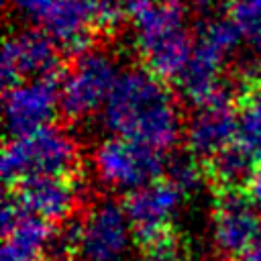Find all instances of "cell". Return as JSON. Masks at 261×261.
Returning <instances> with one entry per match:
<instances>
[{"instance_id": "obj_4", "label": "cell", "mask_w": 261, "mask_h": 261, "mask_svg": "<svg viewBox=\"0 0 261 261\" xmlns=\"http://www.w3.org/2000/svg\"><path fill=\"white\" fill-rule=\"evenodd\" d=\"M241 37L243 31L232 18H216L200 29L192 57L177 77L179 90L190 104L198 108L212 102L232 100L220 80V71L224 57L239 45Z\"/></svg>"}, {"instance_id": "obj_17", "label": "cell", "mask_w": 261, "mask_h": 261, "mask_svg": "<svg viewBox=\"0 0 261 261\" xmlns=\"http://www.w3.org/2000/svg\"><path fill=\"white\" fill-rule=\"evenodd\" d=\"M165 179H169L184 196H192L202 188V184L208 179L206 163L196 157L194 153H181L173 155L165 163Z\"/></svg>"}, {"instance_id": "obj_8", "label": "cell", "mask_w": 261, "mask_h": 261, "mask_svg": "<svg viewBox=\"0 0 261 261\" xmlns=\"http://www.w3.org/2000/svg\"><path fill=\"white\" fill-rule=\"evenodd\" d=\"M184 198L186 196L165 177L128 192L122 204L130 220L135 241L141 247H149L173 234V220Z\"/></svg>"}, {"instance_id": "obj_14", "label": "cell", "mask_w": 261, "mask_h": 261, "mask_svg": "<svg viewBox=\"0 0 261 261\" xmlns=\"http://www.w3.org/2000/svg\"><path fill=\"white\" fill-rule=\"evenodd\" d=\"M43 24L61 51L69 55L90 51L94 35L98 33L90 0H55Z\"/></svg>"}, {"instance_id": "obj_21", "label": "cell", "mask_w": 261, "mask_h": 261, "mask_svg": "<svg viewBox=\"0 0 261 261\" xmlns=\"http://www.w3.org/2000/svg\"><path fill=\"white\" fill-rule=\"evenodd\" d=\"M10 4L22 18L31 22H45L55 0H10Z\"/></svg>"}, {"instance_id": "obj_6", "label": "cell", "mask_w": 261, "mask_h": 261, "mask_svg": "<svg viewBox=\"0 0 261 261\" xmlns=\"http://www.w3.org/2000/svg\"><path fill=\"white\" fill-rule=\"evenodd\" d=\"M116 80V63L108 53L94 49L80 53L61 82V112L67 118L77 120L96 112L98 108H104Z\"/></svg>"}, {"instance_id": "obj_12", "label": "cell", "mask_w": 261, "mask_h": 261, "mask_svg": "<svg viewBox=\"0 0 261 261\" xmlns=\"http://www.w3.org/2000/svg\"><path fill=\"white\" fill-rule=\"evenodd\" d=\"M20 204L51 224L71 218L80 202V184L75 175H39L12 186Z\"/></svg>"}, {"instance_id": "obj_2", "label": "cell", "mask_w": 261, "mask_h": 261, "mask_svg": "<svg viewBox=\"0 0 261 261\" xmlns=\"http://www.w3.org/2000/svg\"><path fill=\"white\" fill-rule=\"evenodd\" d=\"M135 45L145 69L161 80L179 77L192 57L184 0H153L135 16Z\"/></svg>"}, {"instance_id": "obj_23", "label": "cell", "mask_w": 261, "mask_h": 261, "mask_svg": "<svg viewBox=\"0 0 261 261\" xmlns=\"http://www.w3.org/2000/svg\"><path fill=\"white\" fill-rule=\"evenodd\" d=\"M239 261H261V228L257 230V234L253 237V241L249 243Z\"/></svg>"}, {"instance_id": "obj_11", "label": "cell", "mask_w": 261, "mask_h": 261, "mask_svg": "<svg viewBox=\"0 0 261 261\" xmlns=\"http://www.w3.org/2000/svg\"><path fill=\"white\" fill-rule=\"evenodd\" d=\"M59 80H24L4 90V120L10 137L51 124L59 108Z\"/></svg>"}, {"instance_id": "obj_7", "label": "cell", "mask_w": 261, "mask_h": 261, "mask_svg": "<svg viewBox=\"0 0 261 261\" xmlns=\"http://www.w3.org/2000/svg\"><path fill=\"white\" fill-rule=\"evenodd\" d=\"M0 71L4 90L24 80H61L65 75L61 47L47 31H20L6 39Z\"/></svg>"}, {"instance_id": "obj_13", "label": "cell", "mask_w": 261, "mask_h": 261, "mask_svg": "<svg viewBox=\"0 0 261 261\" xmlns=\"http://www.w3.org/2000/svg\"><path fill=\"white\" fill-rule=\"evenodd\" d=\"M237 128L239 112L234 110L232 100L198 106L184 128L188 151L202 161H208L237 141Z\"/></svg>"}, {"instance_id": "obj_19", "label": "cell", "mask_w": 261, "mask_h": 261, "mask_svg": "<svg viewBox=\"0 0 261 261\" xmlns=\"http://www.w3.org/2000/svg\"><path fill=\"white\" fill-rule=\"evenodd\" d=\"M90 2H92V14H94V24L98 33L100 31L112 33L126 14L122 0H90Z\"/></svg>"}, {"instance_id": "obj_18", "label": "cell", "mask_w": 261, "mask_h": 261, "mask_svg": "<svg viewBox=\"0 0 261 261\" xmlns=\"http://www.w3.org/2000/svg\"><path fill=\"white\" fill-rule=\"evenodd\" d=\"M228 14L247 39L261 29V0H228Z\"/></svg>"}, {"instance_id": "obj_24", "label": "cell", "mask_w": 261, "mask_h": 261, "mask_svg": "<svg viewBox=\"0 0 261 261\" xmlns=\"http://www.w3.org/2000/svg\"><path fill=\"white\" fill-rule=\"evenodd\" d=\"M188 4H192V6H196V8H200V10H206V8H212L218 0H186Z\"/></svg>"}, {"instance_id": "obj_25", "label": "cell", "mask_w": 261, "mask_h": 261, "mask_svg": "<svg viewBox=\"0 0 261 261\" xmlns=\"http://www.w3.org/2000/svg\"><path fill=\"white\" fill-rule=\"evenodd\" d=\"M51 261H53V259H51Z\"/></svg>"}, {"instance_id": "obj_10", "label": "cell", "mask_w": 261, "mask_h": 261, "mask_svg": "<svg viewBox=\"0 0 261 261\" xmlns=\"http://www.w3.org/2000/svg\"><path fill=\"white\" fill-rule=\"evenodd\" d=\"M259 228V206L245 190H218L212 212V241L222 259L239 261Z\"/></svg>"}, {"instance_id": "obj_1", "label": "cell", "mask_w": 261, "mask_h": 261, "mask_svg": "<svg viewBox=\"0 0 261 261\" xmlns=\"http://www.w3.org/2000/svg\"><path fill=\"white\" fill-rule=\"evenodd\" d=\"M104 126L116 137L143 143L161 153L173 149L184 133L173 94L147 69L118 75L104 108Z\"/></svg>"}, {"instance_id": "obj_20", "label": "cell", "mask_w": 261, "mask_h": 261, "mask_svg": "<svg viewBox=\"0 0 261 261\" xmlns=\"http://www.w3.org/2000/svg\"><path fill=\"white\" fill-rule=\"evenodd\" d=\"M143 261H184V253L175 232L149 247H143Z\"/></svg>"}, {"instance_id": "obj_22", "label": "cell", "mask_w": 261, "mask_h": 261, "mask_svg": "<svg viewBox=\"0 0 261 261\" xmlns=\"http://www.w3.org/2000/svg\"><path fill=\"white\" fill-rule=\"evenodd\" d=\"M245 192H247V196L261 208V163L255 167L251 179H249L247 186H245Z\"/></svg>"}, {"instance_id": "obj_16", "label": "cell", "mask_w": 261, "mask_h": 261, "mask_svg": "<svg viewBox=\"0 0 261 261\" xmlns=\"http://www.w3.org/2000/svg\"><path fill=\"white\" fill-rule=\"evenodd\" d=\"M204 163L208 179L216 186V190H245L261 161L234 141Z\"/></svg>"}, {"instance_id": "obj_15", "label": "cell", "mask_w": 261, "mask_h": 261, "mask_svg": "<svg viewBox=\"0 0 261 261\" xmlns=\"http://www.w3.org/2000/svg\"><path fill=\"white\" fill-rule=\"evenodd\" d=\"M53 232L51 222L24 210L14 224L2 230L0 261H45Z\"/></svg>"}, {"instance_id": "obj_9", "label": "cell", "mask_w": 261, "mask_h": 261, "mask_svg": "<svg viewBox=\"0 0 261 261\" xmlns=\"http://www.w3.org/2000/svg\"><path fill=\"white\" fill-rule=\"evenodd\" d=\"M135 232L126 216L124 204L116 200H100L82 218L80 251L82 261H122Z\"/></svg>"}, {"instance_id": "obj_3", "label": "cell", "mask_w": 261, "mask_h": 261, "mask_svg": "<svg viewBox=\"0 0 261 261\" xmlns=\"http://www.w3.org/2000/svg\"><path fill=\"white\" fill-rule=\"evenodd\" d=\"M80 153L75 141L59 126L47 124L10 137L2 149V177L8 186L39 175H75Z\"/></svg>"}, {"instance_id": "obj_5", "label": "cell", "mask_w": 261, "mask_h": 261, "mask_svg": "<svg viewBox=\"0 0 261 261\" xmlns=\"http://www.w3.org/2000/svg\"><path fill=\"white\" fill-rule=\"evenodd\" d=\"M92 163L102 186L126 194L161 179L165 173L161 151L116 135L96 147Z\"/></svg>"}]
</instances>
